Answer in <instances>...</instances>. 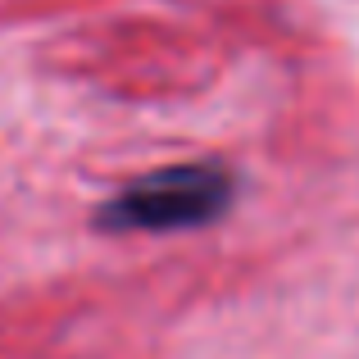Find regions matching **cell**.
Here are the masks:
<instances>
[{
    "mask_svg": "<svg viewBox=\"0 0 359 359\" xmlns=\"http://www.w3.org/2000/svg\"><path fill=\"white\" fill-rule=\"evenodd\" d=\"M237 201V177L223 164H173L118 187L96 210V232H182L210 228Z\"/></svg>",
    "mask_w": 359,
    "mask_h": 359,
    "instance_id": "1",
    "label": "cell"
}]
</instances>
